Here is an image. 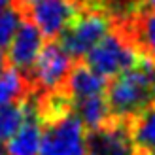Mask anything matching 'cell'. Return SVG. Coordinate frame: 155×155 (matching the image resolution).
Masks as SVG:
<instances>
[{
    "mask_svg": "<svg viewBox=\"0 0 155 155\" xmlns=\"http://www.w3.org/2000/svg\"><path fill=\"white\" fill-rule=\"evenodd\" d=\"M114 117L130 121L155 102V61L138 55L133 66L112 78L106 87Z\"/></svg>",
    "mask_w": 155,
    "mask_h": 155,
    "instance_id": "cell-1",
    "label": "cell"
},
{
    "mask_svg": "<svg viewBox=\"0 0 155 155\" xmlns=\"http://www.w3.org/2000/svg\"><path fill=\"white\" fill-rule=\"evenodd\" d=\"M115 27V15L102 6H81L80 13L70 21L61 36L59 45L72 59H83L95 44Z\"/></svg>",
    "mask_w": 155,
    "mask_h": 155,
    "instance_id": "cell-2",
    "label": "cell"
},
{
    "mask_svg": "<svg viewBox=\"0 0 155 155\" xmlns=\"http://www.w3.org/2000/svg\"><path fill=\"white\" fill-rule=\"evenodd\" d=\"M138 55L140 53L129 44V40L121 34V30L114 27L102 40L89 49L83 61L97 74L104 78H114L125 68L133 66Z\"/></svg>",
    "mask_w": 155,
    "mask_h": 155,
    "instance_id": "cell-3",
    "label": "cell"
},
{
    "mask_svg": "<svg viewBox=\"0 0 155 155\" xmlns=\"http://www.w3.org/2000/svg\"><path fill=\"white\" fill-rule=\"evenodd\" d=\"M38 155H85L83 123L76 112L42 123V144Z\"/></svg>",
    "mask_w": 155,
    "mask_h": 155,
    "instance_id": "cell-4",
    "label": "cell"
},
{
    "mask_svg": "<svg viewBox=\"0 0 155 155\" xmlns=\"http://www.w3.org/2000/svg\"><path fill=\"white\" fill-rule=\"evenodd\" d=\"M72 57L59 45L57 40L48 42L42 48L32 72L28 76V83L32 89V95L49 93L59 87H63L68 74L72 70Z\"/></svg>",
    "mask_w": 155,
    "mask_h": 155,
    "instance_id": "cell-5",
    "label": "cell"
},
{
    "mask_svg": "<svg viewBox=\"0 0 155 155\" xmlns=\"http://www.w3.org/2000/svg\"><path fill=\"white\" fill-rule=\"evenodd\" d=\"M80 10L81 4L78 0H36L32 6L23 10V13L40 28L44 38L53 42L70 25Z\"/></svg>",
    "mask_w": 155,
    "mask_h": 155,
    "instance_id": "cell-6",
    "label": "cell"
},
{
    "mask_svg": "<svg viewBox=\"0 0 155 155\" xmlns=\"http://www.w3.org/2000/svg\"><path fill=\"white\" fill-rule=\"evenodd\" d=\"M85 155H136L127 119L110 117L85 136Z\"/></svg>",
    "mask_w": 155,
    "mask_h": 155,
    "instance_id": "cell-7",
    "label": "cell"
},
{
    "mask_svg": "<svg viewBox=\"0 0 155 155\" xmlns=\"http://www.w3.org/2000/svg\"><path fill=\"white\" fill-rule=\"evenodd\" d=\"M42 40H44V36L40 32V28L28 17H23L13 40L6 48L8 49L6 51V63L10 66H13L15 70L21 72L28 80L30 72H32V66L42 51Z\"/></svg>",
    "mask_w": 155,
    "mask_h": 155,
    "instance_id": "cell-8",
    "label": "cell"
},
{
    "mask_svg": "<svg viewBox=\"0 0 155 155\" xmlns=\"http://www.w3.org/2000/svg\"><path fill=\"white\" fill-rule=\"evenodd\" d=\"M115 28L129 40V44L140 53L155 61V12L140 10L115 19Z\"/></svg>",
    "mask_w": 155,
    "mask_h": 155,
    "instance_id": "cell-9",
    "label": "cell"
},
{
    "mask_svg": "<svg viewBox=\"0 0 155 155\" xmlns=\"http://www.w3.org/2000/svg\"><path fill=\"white\" fill-rule=\"evenodd\" d=\"M42 144V121L36 110L34 97H28V110L23 125L17 129L10 140H8L6 151L8 155H38Z\"/></svg>",
    "mask_w": 155,
    "mask_h": 155,
    "instance_id": "cell-10",
    "label": "cell"
},
{
    "mask_svg": "<svg viewBox=\"0 0 155 155\" xmlns=\"http://www.w3.org/2000/svg\"><path fill=\"white\" fill-rule=\"evenodd\" d=\"M106 87H108L106 78L97 74L93 68H89L81 61L72 66L66 81L63 83V89L70 95L72 102L87 97H95V95H104Z\"/></svg>",
    "mask_w": 155,
    "mask_h": 155,
    "instance_id": "cell-11",
    "label": "cell"
},
{
    "mask_svg": "<svg viewBox=\"0 0 155 155\" xmlns=\"http://www.w3.org/2000/svg\"><path fill=\"white\" fill-rule=\"evenodd\" d=\"M130 138H133L136 155H146L155 151V102L146 108L142 114L129 121Z\"/></svg>",
    "mask_w": 155,
    "mask_h": 155,
    "instance_id": "cell-12",
    "label": "cell"
},
{
    "mask_svg": "<svg viewBox=\"0 0 155 155\" xmlns=\"http://www.w3.org/2000/svg\"><path fill=\"white\" fill-rule=\"evenodd\" d=\"M30 95H32V89L25 76L8 63L0 66V108L12 102L25 100Z\"/></svg>",
    "mask_w": 155,
    "mask_h": 155,
    "instance_id": "cell-13",
    "label": "cell"
},
{
    "mask_svg": "<svg viewBox=\"0 0 155 155\" xmlns=\"http://www.w3.org/2000/svg\"><path fill=\"white\" fill-rule=\"evenodd\" d=\"M74 112L78 114V117L81 119V123L89 130L102 127L104 123H108L110 117H112L106 93L104 95H95V97H87V98L76 100L74 102Z\"/></svg>",
    "mask_w": 155,
    "mask_h": 155,
    "instance_id": "cell-14",
    "label": "cell"
},
{
    "mask_svg": "<svg viewBox=\"0 0 155 155\" xmlns=\"http://www.w3.org/2000/svg\"><path fill=\"white\" fill-rule=\"evenodd\" d=\"M28 110V98L12 102L0 108V142H6L17 133V129L23 125Z\"/></svg>",
    "mask_w": 155,
    "mask_h": 155,
    "instance_id": "cell-15",
    "label": "cell"
},
{
    "mask_svg": "<svg viewBox=\"0 0 155 155\" xmlns=\"http://www.w3.org/2000/svg\"><path fill=\"white\" fill-rule=\"evenodd\" d=\"M23 17H25V13L15 4L0 10V49H6L10 45V42L13 40V36L21 25Z\"/></svg>",
    "mask_w": 155,
    "mask_h": 155,
    "instance_id": "cell-16",
    "label": "cell"
},
{
    "mask_svg": "<svg viewBox=\"0 0 155 155\" xmlns=\"http://www.w3.org/2000/svg\"><path fill=\"white\" fill-rule=\"evenodd\" d=\"M78 2H80L81 6H102V8H106V10H110L112 13H114V4H117V2L127 4V15L136 10V0H78Z\"/></svg>",
    "mask_w": 155,
    "mask_h": 155,
    "instance_id": "cell-17",
    "label": "cell"
},
{
    "mask_svg": "<svg viewBox=\"0 0 155 155\" xmlns=\"http://www.w3.org/2000/svg\"><path fill=\"white\" fill-rule=\"evenodd\" d=\"M140 10H153L155 12V0H136V12Z\"/></svg>",
    "mask_w": 155,
    "mask_h": 155,
    "instance_id": "cell-18",
    "label": "cell"
},
{
    "mask_svg": "<svg viewBox=\"0 0 155 155\" xmlns=\"http://www.w3.org/2000/svg\"><path fill=\"white\" fill-rule=\"evenodd\" d=\"M34 2H36V0H15V6H19L21 12H23V10H27L28 6H32Z\"/></svg>",
    "mask_w": 155,
    "mask_h": 155,
    "instance_id": "cell-19",
    "label": "cell"
},
{
    "mask_svg": "<svg viewBox=\"0 0 155 155\" xmlns=\"http://www.w3.org/2000/svg\"><path fill=\"white\" fill-rule=\"evenodd\" d=\"M12 4H15V0H0V10H4V8L12 6Z\"/></svg>",
    "mask_w": 155,
    "mask_h": 155,
    "instance_id": "cell-20",
    "label": "cell"
},
{
    "mask_svg": "<svg viewBox=\"0 0 155 155\" xmlns=\"http://www.w3.org/2000/svg\"><path fill=\"white\" fill-rule=\"evenodd\" d=\"M6 64V53H2V49H0V66Z\"/></svg>",
    "mask_w": 155,
    "mask_h": 155,
    "instance_id": "cell-21",
    "label": "cell"
},
{
    "mask_svg": "<svg viewBox=\"0 0 155 155\" xmlns=\"http://www.w3.org/2000/svg\"><path fill=\"white\" fill-rule=\"evenodd\" d=\"M146 155H155V151H153V153H146Z\"/></svg>",
    "mask_w": 155,
    "mask_h": 155,
    "instance_id": "cell-22",
    "label": "cell"
},
{
    "mask_svg": "<svg viewBox=\"0 0 155 155\" xmlns=\"http://www.w3.org/2000/svg\"><path fill=\"white\" fill-rule=\"evenodd\" d=\"M0 155H4V153H2V150H0Z\"/></svg>",
    "mask_w": 155,
    "mask_h": 155,
    "instance_id": "cell-23",
    "label": "cell"
}]
</instances>
